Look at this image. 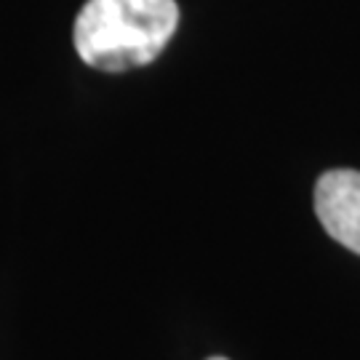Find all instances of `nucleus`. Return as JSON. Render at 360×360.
<instances>
[{
    "mask_svg": "<svg viewBox=\"0 0 360 360\" xmlns=\"http://www.w3.org/2000/svg\"><path fill=\"white\" fill-rule=\"evenodd\" d=\"M179 25L176 0H89L75 19L77 56L102 72L155 62Z\"/></svg>",
    "mask_w": 360,
    "mask_h": 360,
    "instance_id": "nucleus-1",
    "label": "nucleus"
},
{
    "mask_svg": "<svg viewBox=\"0 0 360 360\" xmlns=\"http://www.w3.org/2000/svg\"><path fill=\"white\" fill-rule=\"evenodd\" d=\"M315 214L336 243L360 257V171H326L315 184Z\"/></svg>",
    "mask_w": 360,
    "mask_h": 360,
    "instance_id": "nucleus-2",
    "label": "nucleus"
},
{
    "mask_svg": "<svg viewBox=\"0 0 360 360\" xmlns=\"http://www.w3.org/2000/svg\"><path fill=\"white\" fill-rule=\"evenodd\" d=\"M208 360H227V358H208Z\"/></svg>",
    "mask_w": 360,
    "mask_h": 360,
    "instance_id": "nucleus-3",
    "label": "nucleus"
}]
</instances>
